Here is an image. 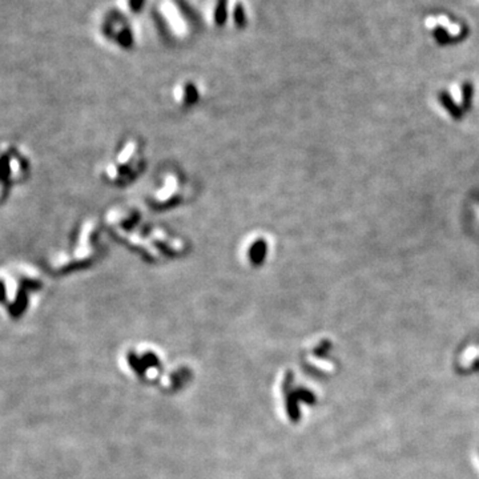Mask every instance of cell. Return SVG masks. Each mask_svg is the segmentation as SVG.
I'll list each match as a JSON object with an SVG mask.
<instances>
[{
    "instance_id": "obj_7",
    "label": "cell",
    "mask_w": 479,
    "mask_h": 479,
    "mask_svg": "<svg viewBox=\"0 0 479 479\" xmlns=\"http://www.w3.org/2000/svg\"><path fill=\"white\" fill-rule=\"evenodd\" d=\"M175 3L177 4V7L180 8V11L182 12V15L185 16V18L192 23V24H194V26H198V24H200L198 15H197L193 10H192V7H190L189 4L186 3L185 0H175Z\"/></svg>"
},
{
    "instance_id": "obj_3",
    "label": "cell",
    "mask_w": 479,
    "mask_h": 479,
    "mask_svg": "<svg viewBox=\"0 0 479 479\" xmlns=\"http://www.w3.org/2000/svg\"><path fill=\"white\" fill-rule=\"evenodd\" d=\"M32 159L27 149L14 143H0V204L16 185L31 176Z\"/></svg>"
},
{
    "instance_id": "obj_9",
    "label": "cell",
    "mask_w": 479,
    "mask_h": 479,
    "mask_svg": "<svg viewBox=\"0 0 479 479\" xmlns=\"http://www.w3.org/2000/svg\"><path fill=\"white\" fill-rule=\"evenodd\" d=\"M116 40L124 48H130L133 45V35L129 27H124L123 30L116 34Z\"/></svg>"
},
{
    "instance_id": "obj_5",
    "label": "cell",
    "mask_w": 479,
    "mask_h": 479,
    "mask_svg": "<svg viewBox=\"0 0 479 479\" xmlns=\"http://www.w3.org/2000/svg\"><path fill=\"white\" fill-rule=\"evenodd\" d=\"M175 99L176 103L180 105L178 108H190L200 100V92L193 82H188L182 86L181 91L178 92Z\"/></svg>"
},
{
    "instance_id": "obj_6",
    "label": "cell",
    "mask_w": 479,
    "mask_h": 479,
    "mask_svg": "<svg viewBox=\"0 0 479 479\" xmlns=\"http://www.w3.org/2000/svg\"><path fill=\"white\" fill-rule=\"evenodd\" d=\"M439 101H441V104L443 105L446 111L449 112L451 117L454 120H461L462 116H463V111H462L461 107H458L457 103L453 100V97L450 96L449 92H439Z\"/></svg>"
},
{
    "instance_id": "obj_12",
    "label": "cell",
    "mask_w": 479,
    "mask_h": 479,
    "mask_svg": "<svg viewBox=\"0 0 479 479\" xmlns=\"http://www.w3.org/2000/svg\"><path fill=\"white\" fill-rule=\"evenodd\" d=\"M233 19H234V23H236V26H237L238 28H242V27L246 26V14H245V10H244V7H242L241 4H237V6L234 7Z\"/></svg>"
},
{
    "instance_id": "obj_13",
    "label": "cell",
    "mask_w": 479,
    "mask_h": 479,
    "mask_svg": "<svg viewBox=\"0 0 479 479\" xmlns=\"http://www.w3.org/2000/svg\"><path fill=\"white\" fill-rule=\"evenodd\" d=\"M145 0H129V6L133 12L142 11L143 6H144Z\"/></svg>"
},
{
    "instance_id": "obj_2",
    "label": "cell",
    "mask_w": 479,
    "mask_h": 479,
    "mask_svg": "<svg viewBox=\"0 0 479 479\" xmlns=\"http://www.w3.org/2000/svg\"><path fill=\"white\" fill-rule=\"evenodd\" d=\"M145 164L144 148L139 140L130 139L121 145L101 169L103 178L116 186L126 185L143 173Z\"/></svg>"
},
{
    "instance_id": "obj_11",
    "label": "cell",
    "mask_w": 479,
    "mask_h": 479,
    "mask_svg": "<svg viewBox=\"0 0 479 479\" xmlns=\"http://www.w3.org/2000/svg\"><path fill=\"white\" fill-rule=\"evenodd\" d=\"M433 36H434V39L438 41L439 44H442V45L451 44V41L455 40V39H453V37L450 36V35L446 32V30L445 28H442V27H437V28H434V31H433Z\"/></svg>"
},
{
    "instance_id": "obj_1",
    "label": "cell",
    "mask_w": 479,
    "mask_h": 479,
    "mask_svg": "<svg viewBox=\"0 0 479 479\" xmlns=\"http://www.w3.org/2000/svg\"><path fill=\"white\" fill-rule=\"evenodd\" d=\"M43 288V276L34 265H4L0 267V309L8 317L19 318L30 309Z\"/></svg>"
},
{
    "instance_id": "obj_10",
    "label": "cell",
    "mask_w": 479,
    "mask_h": 479,
    "mask_svg": "<svg viewBox=\"0 0 479 479\" xmlns=\"http://www.w3.org/2000/svg\"><path fill=\"white\" fill-rule=\"evenodd\" d=\"M227 0H219L216 4V11H215V22L219 27H223L227 20Z\"/></svg>"
},
{
    "instance_id": "obj_8",
    "label": "cell",
    "mask_w": 479,
    "mask_h": 479,
    "mask_svg": "<svg viewBox=\"0 0 479 479\" xmlns=\"http://www.w3.org/2000/svg\"><path fill=\"white\" fill-rule=\"evenodd\" d=\"M472 96H474V87L470 82H466L462 87V108L464 111H468L471 108Z\"/></svg>"
},
{
    "instance_id": "obj_4",
    "label": "cell",
    "mask_w": 479,
    "mask_h": 479,
    "mask_svg": "<svg viewBox=\"0 0 479 479\" xmlns=\"http://www.w3.org/2000/svg\"><path fill=\"white\" fill-rule=\"evenodd\" d=\"M275 249V242L269 233L253 232L242 240L238 257L241 264L249 269H258L266 264Z\"/></svg>"
}]
</instances>
